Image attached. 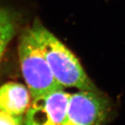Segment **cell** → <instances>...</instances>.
Instances as JSON below:
<instances>
[{
	"mask_svg": "<svg viewBox=\"0 0 125 125\" xmlns=\"http://www.w3.org/2000/svg\"><path fill=\"white\" fill-rule=\"evenodd\" d=\"M70 96L62 88L33 99L23 117L24 125H62Z\"/></svg>",
	"mask_w": 125,
	"mask_h": 125,
	"instance_id": "cell-4",
	"label": "cell"
},
{
	"mask_svg": "<svg viewBox=\"0 0 125 125\" xmlns=\"http://www.w3.org/2000/svg\"><path fill=\"white\" fill-rule=\"evenodd\" d=\"M18 56L22 74L32 98L63 88L55 79L31 29L20 38Z\"/></svg>",
	"mask_w": 125,
	"mask_h": 125,
	"instance_id": "cell-2",
	"label": "cell"
},
{
	"mask_svg": "<svg viewBox=\"0 0 125 125\" xmlns=\"http://www.w3.org/2000/svg\"><path fill=\"white\" fill-rule=\"evenodd\" d=\"M31 97L24 85L8 82L0 87V109L13 116L23 117L30 105Z\"/></svg>",
	"mask_w": 125,
	"mask_h": 125,
	"instance_id": "cell-5",
	"label": "cell"
},
{
	"mask_svg": "<svg viewBox=\"0 0 125 125\" xmlns=\"http://www.w3.org/2000/svg\"><path fill=\"white\" fill-rule=\"evenodd\" d=\"M31 30L60 85L79 90L99 89L87 75L76 56L53 33L39 22L35 23Z\"/></svg>",
	"mask_w": 125,
	"mask_h": 125,
	"instance_id": "cell-1",
	"label": "cell"
},
{
	"mask_svg": "<svg viewBox=\"0 0 125 125\" xmlns=\"http://www.w3.org/2000/svg\"><path fill=\"white\" fill-rule=\"evenodd\" d=\"M111 99L99 89L80 90L70 96L62 125H103L111 116Z\"/></svg>",
	"mask_w": 125,
	"mask_h": 125,
	"instance_id": "cell-3",
	"label": "cell"
},
{
	"mask_svg": "<svg viewBox=\"0 0 125 125\" xmlns=\"http://www.w3.org/2000/svg\"><path fill=\"white\" fill-rule=\"evenodd\" d=\"M0 125H24L23 117L13 116L0 109Z\"/></svg>",
	"mask_w": 125,
	"mask_h": 125,
	"instance_id": "cell-7",
	"label": "cell"
},
{
	"mask_svg": "<svg viewBox=\"0 0 125 125\" xmlns=\"http://www.w3.org/2000/svg\"><path fill=\"white\" fill-rule=\"evenodd\" d=\"M15 34V24L8 11L0 8V62Z\"/></svg>",
	"mask_w": 125,
	"mask_h": 125,
	"instance_id": "cell-6",
	"label": "cell"
}]
</instances>
